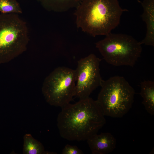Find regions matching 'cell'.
Returning a JSON list of instances; mask_svg holds the SVG:
<instances>
[{"label":"cell","mask_w":154,"mask_h":154,"mask_svg":"<svg viewBox=\"0 0 154 154\" xmlns=\"http://www.w3.org/2000/svg\"><path fill=\"white\" fill-rule=\"evenodd\" d=\"M0 12L19 14L22 13L19 3L16 0H0Z\"/></svg>","instance_id":"cell-13"},{"label":"cell","mask_w":154,"mask_h":154,"mask_svg":"<svg viewBox=\"0 0 154 154\" xmlns=\"http://www.w3.org/2000/svg\"><path fill=\"white\" fill-rule=\"evenodd\" d=\"M62 154H83V152L76 145L66 144L63 149Z\"/></svg>","instance_id":"cell-14"},{"label":"cell","mask_w":154,"mask_h":154,"mask_svg":"<svg viewBox=\"0 0 154 154\" xmlns=\"http://www.w3.org/2000/svg\"><path fill=\"white\" fill-rule=\"evenodd\" d=\"M46 9L57 12H63L76 8L82 0H38Z\"/></svg>","instance_id":"cell-11"},{"label":"cell","mask_w":154,"mask_h":154,"mask_svg":"<svg viewBox=\"0 0 154 154\" xmlns=\"http://www.w3.org/2000/svg\"><path fill=\"white\" fill-rule=\"evenodd\" d=\"M140 94L143 98L142 103L147 112L154 115V82L144 80L141 83Z\"/></svg>","instance_id":"cell-10"},{"label":"cell","mask_w":154,"mask_h":154,"mask_svg":"<svg viewBox=\"0 0 154 154\" xmlns=\"http://www.w3.org/2000/svg\"><path fill=\"white\" fill-rule=\"evenodd\" d=\"M96 100L105 116L121 118L131 108L135 91L123 77L115 76L103 81Z\"/></svg>","instance_id":"cell-3"},{"label":"cell","mask_w":154,"mask_h":154,"mask_svg":"<svg viewBox=\"0 0 154 154\" xmlns=\"http://www.w3.org/2000/svg\"><path fill=\"white\" fill-rule=\"evenodd\" d=\"M100 60L91 54L78 62L75 70L76 95L80 99L89 97L92 92L99 86L102 79L99 68Z\"/></svg>","instance_id":"cell-7"},{"label":"cell","mask_w":154,"mask_h":154,"mask_svg":"<svg viewBox=\"0 0 154 154\" xmlns=\"http://www.w3.org/2000/svg\"><path fill=\"white\" fill-rule=\"evenodd\" d=\"M19 14H0V56L11 60L26 50L29 30L26 23Z\"/></svg>","instance_id":"cell-5"},{"label":"cell","mask_w":154,"mask_h":154,"mask_svg":"<svg viewBox=\"0 0 154 154\" xmlns=\"http://www.w3.org/2000/svg\"><path fill=\"white\" fill-rule=\"evenodd\" d=\"M61 108L57 118V127L60 136L68 140H87L106 123L97 101L90 97Z\"/></svg>","instance_id":"cell-1"},{"label":"cell","mask_w":154,"mask_h":154,"mask_svg":"<svg viewBox=\"0 0 154 154\" xmlns=\"http://www.w3.org/2000/svg\"><path fill=\"white\" fill-rule=\"evenodd\" d=\"M23 153L25 154H55L45 151L42 144L30 134H26L24 137Z\"/></svg>","instance_id":"cell-12"},{"label":"cell","mask_w":154,"mask_h":154,"mask_svg":"<svg viewBox=\"0 0 154 154\" xmlns=\"http://www.w3.org/2000/svg\"><path fill=\"white\" fill-rule=\"evenodd\" d=\"M96 44L105 60L116 66L133 67L140 56L141 44L132 36L110 33Z\"/></svg>","instance_id":"cell-4"},{"label":"cell","mask_w":154,"mask_h":154,"mask_svg":"<svg viewBox=\"0 0 154 154\" xmlns=\"http://www.w3.org/2000/svg\"><path fill=\"white\" fill-rule=\"evenodd\" d=\"M127 11L118 0H82L75 13L76 24L93 37L106 36L118 25L122 13Z\"/></svg>","instance_id":"cell-2"},{"label":"cell","mask_w":154,"mask_h":154,"mask_svg":"<svg viewBox=\"0 0 154 154\" xmlns=\"http://www.w3.org/2000/svg\"><path fill=\"white\" fill-rule=\"evenodd\" d=\"M141 3L143 9L141 17L146 24L145 38L140 42L142 44L154 46V0H143Z\"/></svg>","instance_id":"cell-9"},{"label":"cell","mask_w":154,"mask_h":154,"mask_svg":"<svg viewBox=\"0 0 154 154\" xmlns=\"http://www.w3.org/2000/svg\"><path fill=\"white\" fill-rule=\"evenodd\" d=\"M75 70L64 66L56 68L45 79L42 91L50 105L62 108L76 95Z\"/></svg>","instance_id":"cell-6"},{"label":"cell","mask_w":154,"mask_h":154,"mask_svg":"<svg viewBox=\"0 0 154 154\" xmlns=\"http://www.w3.org/2000/svg\"><path fill=\"white\" fill-rule=\"evenodd\" d=\"M93 154H107L112 152L115 148L116 139L109 132L94 134L87 140Z\"/></svg>","instance_id":"cell-8"}]
</instances>
